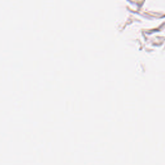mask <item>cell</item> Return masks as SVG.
Here are the masks:
<instances>
[]
</instances>
